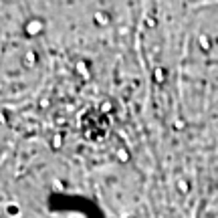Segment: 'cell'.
I'll list each match as a JSON object with an SVG mask.
<instances>
[{
  "instance_id": "obj_5",
  "label": "cell",
  "mask_w": 218,
  "mask_h": 218,
  "mask_svg": "<svg viewBox=\"0 0 218 218\" xmlns=\"http://www.w3.org/2000/svg\"><path fill=\"white\" fill-rule=\"evenodd\" d=\"M53 146H55V148H57V146H61V138H59V135H55V139H53Z\"/></svg>"
},
{
  "instance_id": "obj_2",
  "label": "cell",
  "mask_w": 218,
  "mask_h": 218,
  "mask_svg": "<svg viewBox=\"0 0 218 218\" xmlns=\"http://www.w3.org/2000/svg\"><path fill=\"white\" fill-rule=\"evenodd\" d=\"M95 20H97V22H107V14H101V12L95 14Z\"/></svg>"
},
{
  "instance_id": "obj_1",
  "label": "cell",
  "mask_w": 218,
  "mask_h": 218,
  "mask_svg": "<svg viewBox=\"0 0 218 218\" xmlns=\"http://www.w3.org/2000/svg\"><path fill=\"white\" fill-rule=\"evenodd\" d=\"M41 28H43V24L38 22V20H33V22H30V26H28L26 30H28L30 35H35V33H38V30H41Z\"/></svg>"
},
{
  "instance_id": "obj_3",
  "label": "cell",
  "mask_w": 218,
  "mask_h": 218,
  "mask_svg": "<svg viewBox=\"0 0 218 218\" xmlns=\"http://www.w3.org/2000/svg\"><path fill=\"white\" fill-rule=\"evenodd\" d=\"M200 46H204V49H208V46H210V43H208V36H200Z\"/></svg>"
},
{
  "instance_id": "obj_6",
  "label": "cell",
  "mask_w": 218,
  "mask_h": 218,
  "mask_svg": "<svg viewBox=\"0 0 218 218\" xmlns=\"http://www.w3.org/2000/svg\"><path fill=\"white\" fill-rule=\"evenodd\" d=\"M26 57H28V63H35V53H28Z\"/></svg>"
},
{
  "instance_id": "obj_4",
  "label": "cell",
  "mask_w": 218,
  "mask_h": 218,
  "mask_svg": "<svg viewBox=\"0 0 218 218\" xmlns=\"http://www.w3.org/2000/svg\"><path fill=\"white\" fill-rule=\"evenodd\" d=\"M178 186H180V190H182V192H188V188H190V186H188V182H184V180L178 184Z\"/></svg>"
}]
</instances>
